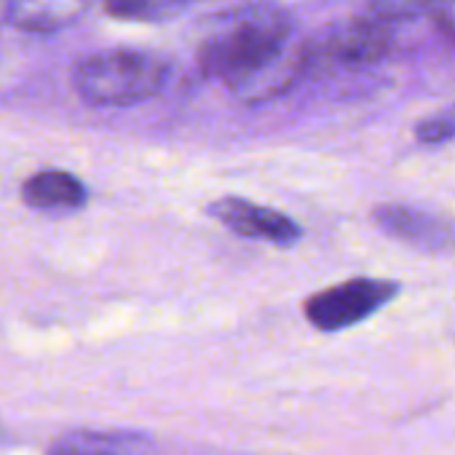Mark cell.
I'll use <instances>...</instances> for the list:
<instances>
[{"label":"cell","mask_w":455,"mask_h":455,"mask_svg":"<svg viewBox=\"0 0 455 455\" xmlns=\"http://www.w3.org/2000/svg\"><path fill=\"white\" fill-rule=\"evenodd\" d=\"M292 36L287 14L276 6H250L220 20L198 49V68L209 78L228 81L255 65Z\"/></svg>","instance_id":"cell-1"},{"label":"cell","mask_w":455,"mask_h":455,"mask_svg":"<svg viewBox=\"0 0 455 455\" xmlns=\"http://www.w3.org/2000/svg\"><path fill=\"white\" fill-rule=\"evenodd\" d=\"M169 78V65L148 52H102L81 60L73 70L76 92L97 108H129L156 97Z\"/></svg>","instance_id":"cell-2"},{"label":"cell","mask_w":455,"mask_h":455,"mask_svg":"<svg viewBox=\"0 0 455 455\" xmlns=\"http://www.w3.org/2000/svg\"><path fill=\"white\" fill-rule=\"evenodd\" d=\"M399 287L383 279H351L338 287L322 290L306 300V319L322 332H340L383 308Z\"/></svg>","instance_id":"cell-3"},{"label":"cell","mask_w":455,"mask_h":455,"mask_svg":"<svg viewBox=\"0 0 455 455\" xmlns=\"http://www.w3.org/2000/svg\"><path fill=\"white\" fill-rule=\"evenodd\" d=\"M311 57V49L295 36L284 38L276 49L263 54L255 65L247 70L236 73L234 78H228L225 86L231 89V94L244 102V105H263L284 94L306 70Z\"/></svg>","instance_id":"cell-4"},{"label":"cell","mask_w":455,"mask_h":455,"mask_svg":"<svg viewBox=\"0 0 455 455\" xmlns=\"http://www.w3.org/2000/svg\"><path fill=\"white\" fill-rule=\"evenodd\" d=\"M209 214L222 222L228 231H234L244 239H260V242H271L279 247H290L300 239V225L268 206L236 198V196H228L220 198L214 204H209Z\"/></svg>","instance_id":"cell-5"},{"label":"cell","mask_w":455,"mask_h":455,"mask_svg":"<svg viewBox=\"0 0 455 455\" xmlns=\"http://www.w3.org/2000/svg\"><path fill=\"white\" fill-rule=\"evenodd\" d=\"M375 222L388 236L423 252H447L455 247V225L439 214L415 206L383 204L375 209Z\"/></svg>","instance_id":"cell-6"},{"label":"cell","mask_w":455,"mask_h":455,"mask_svg":"<svg viewBox=\"0 0 455 455\" xmlns=\"http://www.w3.org/2000/svg\"><path fill=\"white\" fill-rule=\"evenodd\" d=\"M22 198L33 209H44V212H70V209L86 206L89 190L70 172L44 169V172H36L30 180H25Z\"/></svg>","instance_id":"cell-7"},{"label":"cell","mask_w":455,"mask_h":455,"mask_svg":"<svg viewBox=\"0 0 455 455\" xmlns=\"http://www.w3.org/2000/svg\"><path fill=\"white\" fill-rule=\"evenodd\" d=\"M391 44H394V36L386 22L359 20L332 33V38L327 41V54H332L335 60L359 65V62L380 60L391 49Z\"/></svg>","instance_id":"cell-8"},{"label":"cell","mask_w":455,"mask_h":455,"mask_svg":"<svg viewBox=\"0 0 455 455\" xmlns=\"http://www.w3.org/2000/svg\"><path fill=\"white\" fill-rule=\"evenodd\" d=\"M81 12V0H6V20L30 33L60 30Z\"/></svg>","instance_id":"cell-9"},{"label":"cell","mask_w":455,"mask_h":455,"mask_svg":"<svg viewBox=\"0 0 455 455\" xmlns=\"http://www.w3.org/2000/svg\"><path fill=\"white\" fill-rule=\"evenodd\" d=\"M188 0H108V12L118 20L158 22L177 14Z\"/></svg>","instance_id":"cell-10"},{"label":"cell","mask_w":455,"mask_h":455,"mask_svg":"<svg viewBox=\"0 0 455 455\" xmlns=\"http://www.w3.org/2000/svg\"><path fill=\"white\" fill-rule=\"evenodd\" d=\"M455 137V110H442L431 118H426L423 124H418V140L436 145V142H447Z\"/></svg>","instance_id":"cell-11"},{"label":"cell","mask_w":455,"mask_h":455,"mask_svg":"<svg viewBox=\"0 0 455 455\" xmlns=\"http://www.w3.org/2000/svg\"><path fill=\"white\" fill-rule=\"evenodd\" d=\"M49 455H118L116 450H110L102 442H92V439H60L52 444Z\"/></svg>","instance_id":"cell-12"},{"label":"cell","mask_w":455,"mask_h":455,"mask_svg":"<svg viewBox=\"0 0 455 455\" xmlns=\"http://www.w3.org/2000/svg\"><path fill=\"white\" fill-rule=\"evenodd\" d=\"M431 14L439 22V28L455 38V0H436L431 6Z\"/></svg>","instance_id":"cell-13"}]
</instances>
